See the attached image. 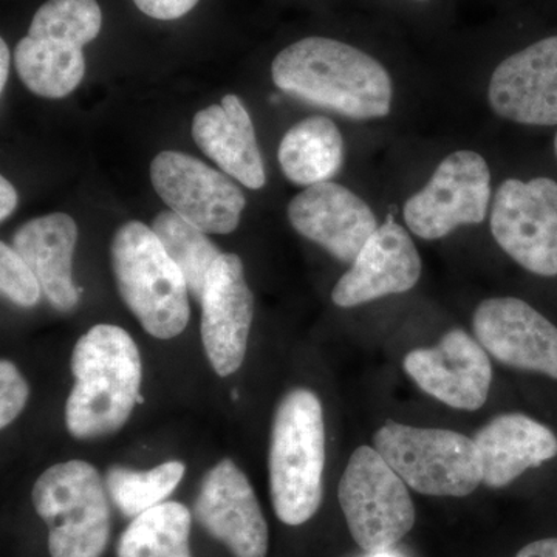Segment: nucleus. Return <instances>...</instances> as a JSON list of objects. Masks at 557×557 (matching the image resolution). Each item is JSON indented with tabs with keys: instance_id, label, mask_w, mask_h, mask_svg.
Returning a JSON list of instances; mask_svg holds the SVG:
<instances>
[{
	"instance_id": "f257e3e1",
	"label": "nucleus",
	"mask_w": 557,
	"mask_h": 557,
	"mask_svg": "<svg viewBox=\"0 0 557 557\" xmlns=\"http://www.w3.org/2000/svg\"><path fill=\"white\" fill-rule=\"evenodd\" d=\"M271 76L289 97L347 119H384L394 100L391 76L380 61L321 36L282 50L271 64Z\"/></svg>"
},
{
	"instance_id": "f03ea898",
	"label": "nucleus",
	"mask_w": 557,
	"mask_h": 557,
	"mask_svg": "<svg viewBox=\"0 0 557 557\" xmlns=\"http://www.w3.org/2000/svg\"><path fill=\"white\" fill-rule=\"evenodd\" d=\"M75 386L65 405L72 437L91 440L120 431L132 416L141 386V357L126 330L98 324L72 354Z\"/></svg>"
},
{
	"instance_id": "7ed1b4c3",
	"label": "nucleus",
	"mask_w": 557,
	"mask_h": 557,
	"mask_svg": "<svg viewBox=\"0 0 557 557\" xmlns=\"http://www.w3.org/2000/svg\"><path fill=\"white\" fill-rule=\"evenodd\" d=\"M324 469L321 399L310 388H293L278 403L270 437V494L282 523L299 527L317 515Z\"/></svg>"
},
{
	"instance_id": "20e7f679",
	"label": "nucleus",
	"mask_w": 557,
	"mask_h": 557,
	"mask_svg": "<svg viewBox=\"0 0 557 557\" xmlns=\"http://www.w3.org/2000/svg\"><path fill=\"white\" fill-rule=\"evenodd\" d=\"M110 255L121 298L143 329L159 339L178 336L189 322V288L152 228L124 223Z\"/></svg>"
},
{
	"instance_id": "39448f33",
	"label": "nucleus",
	"mask_w": 557,
	"mask_h": 557,
	"mask_svg": "<svg viewBox=\"0 0 557 557\" xmlns=\"http://www.w3.org/2000/svg\"><path fill=\"white\" fill-rule=\"evenodd\" d=\"M97 0H47L14 51L17 75L42 98L67 97L86 73L83 47L100 35Z\"/></svg>"
},
{
	"instance_id": "423d86ee",
	"label": "nucleus",
	"mask_w": 557,
	"mask_h": 557,
	"mask_svg": "<svg viewBox=\"0 0 557 557\" xmlns=\"http://www.w3.org/2000/svg\"><path fill=\"white\" fill-rule=\"evenodd\" d=\"M100 472L83 460L44 471L33 486L36 512L49 528L51 557H101L110 537V505Z\"/></svg>"
},
{
	"instance_id": "0eeeda50",
	"label": "nucleus",
	"mask_w": 557,
	"mask_h": 557,
	"mask_svg": "<svg viewBox=\"0 0 557 557\" xmlns=\"http://www.w3.org/2000/svg\"><path fill=\"white\" fill-rule=\"evenodd\" d=\"M373 445L423 496L467 497L482 485L478 446L460 432L388 420L373 435Z\"/></svg>"
},
{
	"instance_id": "6e6552de",
	"label": "nucleus",
	"mask_w": 557,
	"mask_h": 557,
	"mask_svg": "<svg viewBox=\"0 0 557 557\" xmlns=\"http://www.w3.org/2000/svg\"><path fill=\"white\" fill-rule=\"evenodd\" d=\"M338 498L351 537L366 553L394 548L416 525L409 486L372 446L351 454Z\"/></svg>"
},
{
	"instance_id": "1a4fd4ad",
	"label": "nucleus",
	"mask_w": 557,
	"mask_h": 557,
	"mask_svg": "<svg viewBox=\"0 0 557 557\" xmlns=\"http://www.w3.org/2000/svg\"><path fill=\"white\" fill-rule=\"evenodd\" d=\"M491 234L498 247L537 276H557V183L509 178L498 186L491 209Z\"/></svg>"
},
{
	"instance_id": "9d476101",
	"label": "nucleus",
	"mask_w": 557,
	"mask_h": 557,
	"mask_svg": "<svg viewBox=\"0 0 557 557\" xmlns=\"http://www.w3.org/2000/svg\"><path fill=\"white\" fill-rule=\"evenodd\" d=\"M491 201V171L472 150L446 157L423 189L403 209L408 228L423 240H438L460 226L480 225Z\"/></svg>"
},
{
	"instance_id": "9b49d317",
	"label": "nucleus",
	"mask_w": 557,
	"mask_h": 557,
	"mask_svg": "<svg viewBox=\"0 0 557 557\" xmlns=\"http://www.w3.org/2000/svg\"><path fill=\"white\" fill-rule=\"evenodd\" d=\"M161 200L207 234H230L239 226L244 193L225 172L177 150H163L150 164Z\"/></svg>"
},
{
	"instance_id": "f8f14e48",
	"label": "nucleus",
	"mask_w": 557,
	"mask_h": 557,
	"mask_svg": "<svg viewBox=\"0 0 557 557\" xmlns=\"http://www.w3.org/2000/svg\"><path fill=\"white\" fill-rule=\"evenodd\" d=\"M403 368L421 391L453 409L483 408L493 386L487 351L461 329L449 330L437 346L409 351Z\"/></svg>"
},
{
	"instance_id": "ddd939ff",
	"label": "nucleus",
	"mask_w": 557,
	"mask_h": 557,
	"mask_svg": "<svg viewBox=\"0 0 557 557\" xmlns=\"http://www.w3.org/2000/svg\"><path fill=\"white\" fill-rule=\"evenodd\" d=\"M472 329L502 364L557 380V327L525 300H483L472 317Z\"/></svg>"
},
{
	"instance_id": "4468645a",
	"label": "nucleus",
	"mask_w": 557,
	"mask_h": 557,
	"mask_svg": "<svg viewBox=\"0 0 557 557\" xmlns=\"http://www.w3.org/2000/svg\"><path fill=\"white\" fill-rule=\"evenodd\" d=\"M201 341L212 369L230 376L247 354L255 318V296L237 255H222L209 271L201 296Z\"/></svg>"
},
{
	"instance_id": "2eb2a0df",
	"label": "nucleus",
	"mask_w": 557,
	"mask_h": 557,
	"mask_svg": "<svg viewBox=\"0 0 557 557\" xmlns=\"http://www.w3.org/2000/svg\"><path fill=\"white\" fill-rule=\"evenodd\" d=\"M194 516L234 557H267L265 516L247 475L230 458L205 475Z\"/></svg>"
},
{
	"instance_id": "dca6fc26",
	"label": "nucleus",
	"mask_w": 557,
	"mask_h": 557,
	"mask_svg": "<svg viewBox=\"0 0 557 557\" xmlns=\"http://www.w3.org/2000/svg\"><path fill=\"white\" fill-rule=\"evenodd\" d=\"M487 102L500 119L525 126L557 124V36L511 54L494 70Z\"/></svg>"
},
{
	"instance_id": "f3484780",
	"label": "nucleus",
	"mask_w": 557,
	"mask_h": 557,
	"mask_svg": "<svg viewBox=\"0 0 557 557\" xmlns=\"http://www.w3.org/2000/svg\"><path fill=\"white\" fill-rule=\"evenodd\" d=\"M293 228L341 262L354 263L379 230L375 214L361 197L338 183L309 186L288 205Z\"/></svg>"
},
{
	"instance_id": "a211bd4d",
	"label": "nucleus",
	"mask_w": 557,
	"mask_h": 557,
	"mask_svg": "<svg viewBox=\"0 0 557 557\" xmlns=\"http://www.w3.org/2000/svg\"><path fill=\"white\" fill-rule=\"evenodd\" d=\"M421 269L423 265L412 237L388 218L333 288V302L350 309L386 296L401 295L416 287Z\"/></svg>"
},
{
	"instance_id": "6ab92c4d",
	"label": "nucleus",
	"mask_w": 557,
	"mask_h": 557,
	"mask_svg": "<svg viewBox=\"0 0 557 557\" xmlns=\"http://www.w3.org/2000/svg\"><path fill=\"white\" fill-rule=\"evenodd\" d=\"M482 485L500 490L511 485L528 469L557 457V437L552 429L523 413H502L474 435Z\"/></svg>"
},
{
	"instance_id": "aec40b11",
	"label": "nucleus",
	"mask_w": 557,
	"mask_h": 557,
	"mask_svg": "<svg viewBox=\"0 0 557 557\" xmlns=\"http://www.w3.org/2000/svg\"><path fill=\"white\" fill-rule=\"evenodd\" d=\"M194 141L220 170L249 189L265 186L267 175L251 116L236 95L209 106L193 121Z\"/></svg>"
},
{
	"instance_id": "412c9836",
	"label": "nucleus",
	"mask_w": 557,
	"mask_h": 557,
	"mask_svg": "<svg viewBox=\"0 0 557 557\" xmlns=\"http://www.w3.org/2000/svg\"><path fill=\"white\" fill-rule=\"evenodd\" d=\"M76 240L78 226L64 212L28 220L13 237L14 251L38 277L46 298L64 311L75 309L79 300L72 278Z\"/></svg>"
},
{
	"instance_id": "4be33fe9",
	"label": "nucleus",
	"mask_w": 557,
	"mask_h": 557,
	"mask_svg": "<svg viewBox=\"0 0 557 557\" xmlns=\"http://www.w3.org/2000/svg\"><path fill=\"white\" fill-rule=\"evenodd\" d=\"M278 164L289 182L298 186L330 182L344 163V138L327 116L299 121L282 138Z\"/></svg>"
},
{
	"instance_id": "5701e85b",
	"label": "nucleus",
	"mask_w": 557,
	"mask_h": 557,
	"mask_svg": "<svg viewBox=\"0 0 557 557\" xmlns=\"http://www.w3.org/2000/svg\"><path fill=\"white\" fill-rule=\"evenodd\" d=\"M193 516L178 502H163L139 515L121 534L119 557H193L189 548Z\"/></svg>"
},
{
	"instance_id": "b1692460",
	"label": "nucleus",
	"mask_w": 557,
	"mask_h": 557,
	"mask_svg": "<svg viewBox=\"0 0 557 557\" xmlns=\"http://www.w3.org/2000/svg\"><path fill=\"white\" fill-rule=\"evenodd\" d=\"M150 228L159 237L168 256L177 263L189 293L200 302L209 271L223 252L209 240L205 231L171 209L160 212Z\"/></svg>"
},
{
	"instance_id": "393cba45",
	"label": "nucleus",
	"mask_w": 557,
	"mask_h": 557,
	"mask_svg": "<svg viewBox=\"0 0 557 557\" xmlns=\"http://www.w3.org/2000/svg\"><path fill=\"white\" fill-rule=\"evenodd\" d=\"M185 471V465L180 461H168L143 472L112 467L106 474V487L121 515L135 519L163 504L182 482Z\"/></svg>"
},
{
	"instance_id": "a878e982",
	"label": "nucleus",
	"mask_w": 557,
	"mask_h": 557,
	"mask_svg": "<svg viewBox=\"0 0 557 557\" xmlns=\"http://www.w3.org/2000/svg\"><path fill=\"white\" fill-rule=\"evenodd\" d=\"M0 289L5 298L21 307L36 306L42 295L38 277L5 242L0 244Z\"/></svg>"
},
{
	"instance_id": "bb28decb",
	"label": "nucleus",
	"mask_w": 557,
	"mask_h": 557,
	"mask_svg": "<svg viewBox=\"0 0 557 557\" xmlns=\"http://www.w3.org/2000/svg\"><path fill=\"white\" fill-rule=\"evenodd\" d=\"M30 388L20 369L2 359L0 362V426L5 429L20 417L28 401Z\"/></svg>"
},
{
	"instance_id": "cd10ccee",
	"label": "nucleus",
	"mask_w": 557,
	"mask_h": 557,
	"mask_svg": "<svg viewBox=\"0 0 557 557\" xmlns=\"http://www.w3.org/2000/svg\"><path fill=\"white\" fill-rule=\"evenodd\" d=\"M200 0H134L137 9L157 21H175L196 9Z\"/></svg>"
},
{
	"instance_id": "c85d7f7f",
	"label": "nucleus",
	"mask_w": 557,
	"mask_h": 557,
	"mask_svg": "<svg viewBox=\"0 0 557 557\" xmlns=\"http://www.w3.org/2000/svg\"><path fill=\"white\" fill-rule=\"evenodd\" d=\"M516 557H557V537L531 542Z\"/></svg>"
},
{
	"instance_id": "c756f323",
	"label": "nucleus",
	"mask_w": 557,
	"mask_h": 557,
	"mask_svg": "<svg viewBox=\"0 0 557 557\" xmlns=\"http://www.w3.org/2000/svg\"><path fill=\"white\" fill-rule=\"evenodd\" d=\"M17 193L5 177L0 178V220L10 218L17 207Z\"/></svg>"
},
{
	"instance_id": "7c9ffc66",
	"label": "nucleus",
	"mask_w": 557,
	"mask_h": 557,
	"mask_svg": "<svg viewBox=\"0 0 557 557\" xmlns=\"http://www.w3.org/2000/svg\"><path fill=\"white\" fill-rule=\"evenodd\" d=\"M10 72V50L5 40H0V91L5 90Z\"/></svg>"
},
{
	"instance_id": "2f4dec72",
	"label": "nucleus",
	"mask_w": 557,
	"mask_h": 557,
	"mask_svg": "<svg viewBox=\"0 0 557 557\" xmlns=\"http://www.w3.org/2000/svg\"><path fill=\"white\" fill-rule=\"evenodd\" d=\"M368 557H401L398 553L386 549V552L368 553Z\"/></svg>"
},
{
	"instance_id": "473e14b6",
	"label": "nucleus",
	"mask_w": 557,
	"mask_h": 557,
	"mask_svg": "<svg viewBox=\"0 0 557 557\" xmlns=\"http://www.w3.org/2000/svg\"><path fill=\"white\" fill-rule=\"evenodd\" d=\"M555 150H556V157H557V134H556V138H555Z\"/></svg>"
}]
</instances>
